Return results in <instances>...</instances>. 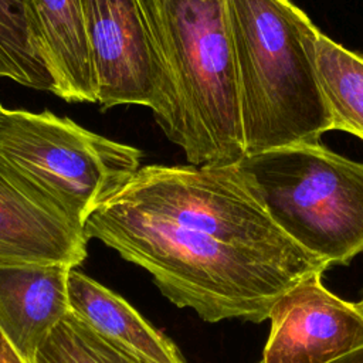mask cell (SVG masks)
Masks as SVG:
<instances>
[{
  "instance_id": "obj_10",
  "label": "cell",
  "mask_w": 363,
  "mask_h": 363,
  "mask_svg": "<svg viewBox=\"0 0 363 363\" xmlns=\"http://www.w3.org/2000/svg\"><path fill=\"white\" fill-rule=\"evenodd\" d=\"M71 268L65 264L0 265V329L28 362L71 312Z\"/></svg>"
},
{
  "instance_id": "obj_8",
  "label": "cell",
  "mask_w": 363,
  "mask_h": 363,
  "mask_svg": "<svg viewBox=\"0 0 363 363\" xmlns=\"http://www.w3.org/2000/svg\"><path fill=\"white\" fill-rule=\"evenodd\" d=\"M268 319L262 363H330L363 347V315L326 289L322 274L279 296Z\"/></svg>"
},
{
  "instance_id": "obj_14",
  "label": "cell",
  "mask_w": 363,
  "mask_h": 363,
  "mask_svg": "<svg viewBox=\"0 0 363 363\" xmlns=\"http://www.w3.org/2000/svg\"><path fill=\"white\" fill-rule=\"evenodd\" d=\"M0 78L54 94L30 0H0Z\"/></svg>"
},
{
  "instance_id": "obj_1",
  "label": "cell",
  "mask_w": 363,
  "mask_h": 363,
  "mask_svg": "<svg viewBox=\"0 0 363 363\" xmlns=\"http://www.w3.org/2000/svg\"><path fill=\"white\" fill-rule=\"evenodd\" d=\"M84 230L146 269L172 303L206 322L267 320L279 296L309 278L113 199L89 213Z\"/></svg>"
},
{
  "instance_id": "obj_17",
  "label": "cell",
  "mask_w": 363,
  "mask_h": 363,
  "mask_svg": "<svg viewBox=\"0 0 363 363\" xmlns=\"http://www.w3.org/2000/svg\"><path fill=\"white\" fill-rule=\"evenodd\" d=\"M0 363H31L20 354V352L9 342L0 329Z\"/></svg>"
},
{
  "instance_id": "obj_15",
  "label": "cell",
  "mask_w": 363,
  "mask_h": 363,
  "mask_svg": "<svg viewBox=\"0 0 363 363\" xmlns=\"http://www.w3.org/2000/svg\"><path fill=\"white\" fill-rule=\"evenodd\" d=\"M31 363H104L88 342L78 318L68 313L37 349Z\"/></svg>"
},
{
  "instance_id": "obj_6",
  "label": "cell",
  "mask_w": 363,
  "mask_h": 363,
  "mask_svg": "<svg viewBox=\"0 0 363 363\" xmlns=\"http://www.w3.org/2000/svg\"><path fill=\"white\" fill-rule=\"evenodd\" d=\"M0 156L45 189L82 225L140 167L142 152L50 111L0 105Z\"/></svg>"
},
{
  "instance_id": "obj_3",
  "label": "cell",
  "mask_w": 363,
  "mask_h": 363,
  "mask_svg": "<svg viewBox=\"0 0 363 363\" xmlns=\"http://www.w3.org/2000/svg\"><path fill=\"white\" fill-rule=\"evenodd\" d=\"M245 156L320 142L330 129L316 45L319 28L289 0H224Z\"/></svg>"
},
{
  "instance_id": "obj_12",
  "label": "cell",
  "mask_w": 363,
  "mask_h": 363,
  "mask_svg": "<svg viewBox=\"0 0 363 363\" xmlns=\"http://www.w3.org/2000/svg\"><path fill=\"white\" fill-rule=\"evenodd\" d=\"M44 58L67 102H96L81 0H30Z\"/></svg>"
},
{
  "instance_id": "obj_4",
  "label": "cell",
  "mask_w": 363,
  "mask_h": 363,
  "mask_svg": "<svg viewBox=\"0 0 363 363\" xmlns=\"http://www.w3.org/2000/svg\"><path fill=\"white\" fill-rule=\"evenodd\" d=\"M108 199L252 251L302 277L323 274L330 267L274 221L238 163L140 166Z\"/></svg>"
},
{
  "instance_id": "obj_7",
  "label": "cell",
  "mask_w": 363,
  "mask_h": 363,
  "mask_svg": "<svg viewBox=\"0 0 363 363\" xmlns=\"http://www.w3.org/2000/svg\"><path fill=\"white\" fill-rule=\"evenodd\" d=\"M95 77L104 108L143 105L155 109L160 60L145 0H81Z\"/></svg>"
},
{
  "instance_id": "obj_16",
  "label": "cell",
  "mask_w": 363,
  "mask_h": 363,
  "mask_svg": "<svg viewBox=\"0 0 363 363\" xmlns=\"http://www.w3.org/2000/svg\"><path fill=\"white\" fill-rule=\"evenodd\" d=\"M79 323H81L82 330H84L88 342L91 343L92 349L95 350V353L99 356V359L104 363H145V362L139 360L138 357H135L132 353L126 352L125 349L116 346L111 340H108V339L99 336L98 333H95L94 330H91L82 320H79Z\"/></svg>"
},
{
  "instance_id": "obj_11",
  "label": "cell",
  "mask_w": 363,
  "mask_h": 363,
  "mask_svg": "<svg viewBox=\"0 0 363 363\" xmlns=\"http://www.w3.org/2000/svg\"><path fill=\"white\" fill-rule=\"evenodd\" d=\"M71 313L145 363H184L179 347L128 301L77 268L68 274Z\"/></svg>"
},
{
  "instance_id": "obj_9",
  "label": "cell",
  "mask_w": 363,
  "mask_h": 363,
  "mask_svg": "<svg viewBox=\"0 0 363 363\" xmlns=\"http://www.w3.org/2000/svg\"><path fill=\"white\" fill-rule=\"evenodd\" d=\"M88 240L58 200L0 156V265L77 268L88 257Z\"/></svg>"
},
{
  "instance_id": "obj_18",
  "label": "cell",
  "mask_w": 363,
  "mask_h": 363,
  "mask_svg": "<svg viewBox=\"0 0 363 363\" xmlns=\"http://www.w3.org/2000/svg\"><path fill=\"white\" fill-rule=\"evenodd\" d=\"M258 363H262V362L259 360ZM330 363H363V347L356 352H352L335 362H330Z\"/></svg>"
},
{
  "instance_id": "obj_19",
  "label": "cell",
  "mask_w": 363,
  "mask_h": 363,
  "mask_svg": "<svg viewBox=\"0 0 363 363\" xmlns=\"http://www.w3.org/2000/svg\"><path fill=\"white\" fill-rule=\"evenodd\" d=\"M356 308L360 311V313L363 315V298L359 301V302H356Z\"/></svg>"
},
{
  "instance_id": "obj_13",
  "label": "cell",
  "mask_w": 363,
  "mask_h": 363,
  "mask_svg": "<svg viewBox=\"0 0 363 363\" xmlns=\"http://www.w3.org/2000/svg\"><path fill=\"white\" fill-rule=\"evenodd\" d=\"M316 64L330 115V129L352 133L363 140V54L320 34Z\"/></svg>"
},
{
  "instance_id": "obj_5",
  "label": "cell",
  "mask_w": 363,
  "mask_h": 363,
  "mask_svg": "<svg viewBox=\"0 0 363 363\" xmlns=\"http://www.w3.org/2000/svg\"><path fill=\"white\" fill-rule=\"evenodd\" d=\"M274 221L332 265L363 251V163L320 142L295 143L238 162Z\"/></svg>"
},
{
  "instance_id": "obj_2",
  "label": "cell",
  "mask_w": 363,
  "mask_h": 363,
  "mask_svg": "<svg viewBox=\"0 0 363 363\" xmlns=\"http://www.w3.org/2000/svg\"><path fill=\"white\" fill-rule=\"evenodd\" d=\"M160 60L152 109L190 164L241 162L245 146L224 0H145Z\"/></svg>"
}]
</instances>
